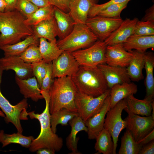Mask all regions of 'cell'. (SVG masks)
<instances>
[{"instance_id": "6da1fadb", "label": "cell", "mask_w": 154, "mask_h": 154, "mask_svg": "<svg viewBox=\"0 0 154 154\" xmlns=\"http://www.w3.org/2000/svg\"><path fill=\"white\" fill-rule=\"evenodd\" d=\"M26 18L16 10L0 12V48L34 35L32 28L25 23Z\"/></svg>"}, {"instance_id": "7a4b0ae2", "label": "cell", "mask_w": 154, "mask_h": 154, "mask_svg": "<svg viewBox=\"0 0 154 154\" xmlns=\"http://www.w3.org/2000/svg\"><path fill=\"white\" fill-rule=\"evenodd\" d=\"M78 92L71 77L54 78L49 93V110L50 114L63 108L78 112L75 103Z\"/></svg>"}, {"instance_id": "3957f363", "label": "cell", "mask_w": 154, "mask_h": 154, "mask_svg": "<svg viewBox=\"0 0 154 154\" xmlns=\"http://www.w3.org/2000/svg\"><path fill=\"white\" fill-rule=\"evenodd\" d=\"M45 101V107L40 114H36L34 111L27 112V115L31 119L38 120L40 126V131L38 136L33 139L29 148L31 152L36 151L39 149L46 148L59 151L63 145V140L52 131L50 125V114L49 110V95L43 96Z\"/></svg>"}, {"instance_id": "277c9868", "label": "cell", "mask_w": 154, "mask_h": 154, "mask_svg": "<svg viewBox=\"0 0 154 154\" xmlns=\"http://www.w3.org/2000/svg\"><path fill=\"white\" fill-rule=\"evenodd\" d=\"M71 77L79 91L91 96L98 97L109 89L102 73L98 66H80Z\"/></svg>"}, {"instance_id": "5b68a950", "label": "cell", "mask_w": 154, "mask_h": 154, "mask_svg": "<svg viewBox=\"0 0 154 154\" xmlns=\"http://www.w3.org/2000/svg\"><path fill=\"white\" fill-rule=\"evenodd\" d=\"M98 40L86 24H76L71 33L64 38L56 41V43L61 50L72 52L88 47Z\"/></svg>"}, {"instance_id": "8992f818", "label": "cell", "mask_w": 154, "mask_h": 154, "mask_svg": "<svg viewBox=\"0 0 154 154\" xmlns=\"http://www.w3.org/2000/svg\"><path fill=\"white\" fill-rule=\"evenodd\" d=\"M3 71L0 65V108L5 115L4 119L5 122L7 123H11L15 127L17 132L22 133L23 129L20 120L28 118L27 112L22 114V112L27 111L28 107L27 99H23L16 105H13L4 97L1 92L0 88Z\"/></svg>"}, {"instance_id": "52a82bcc", "label": "cell", "mask_w": 154, "mask_h": 154, "mask_svg": "<svg viewBox=\"0 0 154 154\" xmlns=\"http://www.w3.org/2000/svg\"><path fill=\"white\" fill-rule=\"evenodd\" d=\"M107 46L104 41L98 39L91 46L71 53L80 66L97 67L99 64L106 63Z\"/></svg>"}, {"instance_id": "ba28073f", "label": "cell", "mask_w": 154, "mask_h": 154, "mask_svg": "<svg viewBox=\"0 0 154 154\" xmlns=\"http://www.w3.org/2000/svg\"><path fill=\"white\" fill-rule=\"evenodd\" d=\"M127 107V98L118 102L114 107L110 109L106 114L104 124V128L110 133L114 144L113 154H116L117 142L120 133L126 127V122L121 117V114L124 109Z\"/></svg>"}, {"instance_id": "9c48e42d", "label": "cell", "mask_w": 154, "mask_h": 154, "mask_svg": "<svg viewBox=\"0 0 154 154\" xmlns=\"http://www.w3.org/2000/svg\"><path fill=\"white\" fill-rule=\"evenodd\" d=\"M110 90L108 89L102 94L96 97L78 90L75 103L78 116L85 122L100 111L105 99L110 95Z\"/></svg>"}, {"instance_id": "30bf717a", "label": "cell", "mask_w": 154, "mask_h": 154, "mask_svg": "<svg viewBox=\"0 0 154 154\" xmlns=\"http://www.w3.org/2000/svg\"><path fill=\"white\" fill-rule=\"evenodd\" d=\"M124 110L128 114L124 119L126 122V129L138 142L154 128V119L151 116L141 117L131 112L127 108Z\"/></svg>"}, {"instance_id": "8fae6325", "label": "cell", "mask_w": 154, "mask_h": 154, "mask_svg": "<svg viewBox=\"0 0 154 154\" xmlns=\"http://www.w3.org/2000/svg\"><path fill=\"white\" fill-rule=\"evenodd\" d=\"M123 20L121 18H112L97 15L88 18L86 24L98 40L104 41L118 27Z\"/></svg>"}, {"instance_id": "7c38bea8", "label": "cell", "mask_w": 154, "mask_h": 154, "mask_svg": "<svg viewBox=\"0 0 154 154\" xmlns=\"http://www.w3.org/2000/svg\"><path fill=\"white\" fill-rule=\"evenodd\" d=\"M80 66L71 52L63 51L61 54L52 62V76L55 78L72 77Z\"/></svg>"}, {"instance_id": "4fadbf2b", "label": "cell", "mask_w": 154, "mask_h": 154, "mask_svg": "<svg viewBox=\"0 0 154 154\" xmlns=\"http://www.w3.org/2000/svg\"><path fill=\"white\" fill-rule=\"evenodd\" d=\"M0 65L3 70H13L15 76L22 79L34 76L31 64L25 62L19 56L0 58Z\"/></svg>"}, {"instance_id": "5bb4252c", "label": "cell", "mask_w": 154, "mask_h": 154, "mask_svg": "<svg viewBox=\"0 0 154 154\" xmlns=\"http://www.w3.org/2000/svg\"><path fill=\"white\" fill-rule=\"evenodd\" d=\"M133 56L132 54L126 50L121 44L107 45L105 57L107 65L127 68Z\"/></svg>"}, {"instance_id": "9a60e30c", "label": "cell", "mask_w": 154, "mask_h": 154, "mask_svg": "<svg viewBox=\"0 0 154 154\" xmlns=\"http://www.w3.org/2000/svg\"><path fill=\"white\" fill-rule=\"evenodd\" d=\"M97 66L102 73L109 89L116 84L131 82L126 67L111 66L105 64H99Z\"/></svg>"}, {"instance_id": "2e32d148", "label": "cell", "mask_w": 154, "mask_h": 154, "mask_svg": "<svg viewBox=\"0 0 154 154\" xmlns=\"http://www.w3.org/2000/svg\"><path fill=\"white\" fill-rule=\"evenodd\" d=\"M110 96L109 95L105 99L100 111L85 122L88 128L87 133L89 139H95L104 128L105 117L110 108Z\"/></svg>"}, {"instance_id": "e0dca14e", "label": "cell", "mask_w": 154, "mask_h": 154, "mask_svg": "<svg viewBox=\"0 0 154 154\" xmlns=\"http://www.w3.org/2000/svg\"><path fill=\"white\" fill-rule=\"evenodd\" d=\"M99 0H70L68 13L75 24H86L91 8Z\"/></svg>"}, {"instance_id": "ac0fdd59", "label": "cell", "mask_w": 154, "mask_h": 154, "mask_svg": "<svg viewBox=\"0 0 154 154\" xmlns=\"http://www.w3.org/2000/svg\"><path fill=\"white\" fill-rule=\"evenodd\" d=\"M138 19L126 18L118 27L104 40L107 45L122 44L133 34L135 27Z\"/></svg>"}, {"instance_id": "d6986e66", "label": "cell", "mask_w": 154, "mask_h": 154, "mask_svg": "<svg viewBox=\"0 0 154 154\" xmlns=\"http://www.w3.org/2000/svg\"><path fill=\"white\" fill-rule=\"evenodd\" d=\"M15 78L20 93L25 98H31L35 102L43 99L39 85L35 76L22 79L15 76Z\"/></svg>"}, {"instance_id": "ffe728a7", "label": "cell", "mask_w": 154, "mask_h": 154, "mask_svg": "<svg viewBox=\"0 0 154 154\" xmlns=\"http://www.w3.org/2000/svg\"><path fill=\"white\" fill-rule=\"evenodd\" d=\"M121 44L128 52L134 50L145 52L149 48H154V35L144 36L133 34Z\"/></svg>"}, {"instance_id": "44dd1931", "label": "cell", "mask_w": 154, "mask_h": 154, "mask_svg": "<svg viewBox=\"0 0 154 154\" xmlns=\"http://www.w3.org/2000/svg\"><path fill=\"white\" fill-rule=\"evenodd\" d=\"M68 123L71 127V131L66 139L67 147L72 151V153L79 154L78 151L77 147L79 138L76 137V135L81 131H84L87 132L88 128L86 126L85 122L79 116L73 118Z\"/></svg>"}, {"instance_id": "7402d4cb", "label": "cell", "mask_w": 154, "mask_h": 154, "mask_svg": "<svg viewBox=\"0 0 154 154\" xmlns=\"http://www.w3.org/2000/svg\"><path fill=\"white\" fill-rule=\"evenodd\" d=\"M54 17L57 27V36L59 39H62L72 31L75 23L68 13H65L54 6Z\"/></svg>"}, {"instance_id": "603a6c76", "label": "cell", "mask_w": 154, "mask_h": 154, "mask_svg": "<svg viewBox=\"0 0 154 154\" xmlns=\"http://www.w3.org/2000/svg\"><path fill=\"white\" fill-rule=\"evenodd\" d=\"M129 52L132 54L133 56L126 68L128 74L131 80L138 82L144 78L142 71L144 68L145 52H141L134 50Z\"/></svg>"}, {"instance_id": "cb8c5ba5", "label": "cell", "mask_w": 154, "mask_h": 154, "mask_svg": "<svg viewBox=\"0 0 154 154\" xmlns=\"http://www.w3.org/2000/svg\"><path fill=\"white\" fill-rule=\"evenodd\" d=\"M33 27L34 35L38 39L43 38L51 41L55 39L57 36V27L54 17Z\"/></svg>"}, {"instance_id": "d4e9b609", "label": "cell", "mask_w": 154, "mask_h": 154, "mask_svg": "<svg viewBox=\"0 0 154 154\" xmlns=\"http://www.w3.org/2000/svg\"><path fill=\"white\" fill-rule=\"evenodd\" d=\"M110 89V108L130 95L136 94L138 90L137 85L134 83L131 82L116 84Z\"/></svg>"}, {"instance_id": "484cf974", "label": "cell", "mask_w": 154, "mask_h": 154, "mask_svg": "<svg viewBox=\"0 0 154 154\" xmlns=\"http://www.w3.org/2000/svg\"><path fill=\"white\" fill-rule=\"evenodd\" d=\"M154 67V54L152 52H145L144 68L146 76L145 84L146 94L145 99L154 100V77L153 71Z\"/></svg>"}, {"instance_id": "4316f807", "label": "cell", "mask_w": 154, "mask_h": 154, "mask_svg": "<svg viewBox=\"0 0 154 154\" xmlns=\"http://www.w3.org/2000/svg\"><path fill=\"white\" fill-rule=\"evenodd\" d=\"M127 108L132 113L143 116H151L152 102L151 101L144 98L140 100L135 98L131 94L127 98Z\"/></svg>"}, {"instance_id": "83f0119b", "label": "cell", "mask_w": 154, "mask_h": 154, "mask_svg": "<svg viewBox=\"0 0 154 154\" xmlns=\"http://www.w3.org/2000/svg\"><path fill=\"white\" fill-rule=\"evenodd\" d=\"M33 44L39 45V39L34 35L28 36L24 40L14 44L4 46L0 49L3 51L4 57L19 56L29 46Z\"/></svg>"}, {"instance_id": "f1b7e54d", "label": "cell", "mask_w": 154, "mask_h": 154, "mask_svg": "<svg viewBox=\"0 0 154 154\" xmlns=\"http://www.w3.org/2000/svg\"><path fill=\"white\" fill-rule=\"evenodd\" d=\"M39 47L42 59L47 63L57 58L63 51L57 46L56 39L49 41L45 38H40Z\"/></svg>"}, {"instance_id": "f546056e", "label": "cell", "mask_w": 154, "mask_h": 154, "mask_svg": "<svg viewBox=\"0 0 154 154\" xmlns=\"http://www.w3.org/2000/svg\"><path fill=\"white\" fill-rule=\"evenodd\" d=\"M34 139L33 136H25L19 132L9 134L5 133L3 130L0 131V142L2 144V147L11 143H15L20 144L25 148H29L32 140Z\"/></svg>"}, {"instance_id": "4dcf8cb0", "label": "cell", "mask_w": 154, "mask_h": 154, "mask_svg": "<svg viewBox=\"0 0 154 154\" xmlns=\"http://www.w3.org/2000/svg\"><path fill=\"white\" fill-rule=\"evenodd\" d=\"M94 148L98 153L103 154H113L114 144L109 132L104 128L96 139Z\"/></svg>"}, {"instance_id": "1f68e13d", "label": "cell", "mask_w": 154, "mask_h": 154, "mask_svg": "<svg viewBox=\"0 0 154 154\" xmlns=\"http://www.w3.org/2000/svg\"><path fill=\"white\" fill-rule=\"evenodd\" d=\"M54 6L52 5L38 8L25 19V23L30 26H35L41 22L54 17Z\"/></svg>"}, {"instance_id": "d6a6232c", "label": "cell", "mask_w": 154, "mask_h": 154, "mask_svg": "<svg viewBox=\"0 0 154 154\" xmlns=\"http://www.w3.org/2000/svg\"><path fill=\"white\" fill-rule=\"evenodd\" d=\"M142 146L136 142L130 133L126 129L121 138L119 154H138Z\"/></svg>"}, {"instance_id": "836d02e7", "label": "cell", "mask_w": 154, "mask_h": 154, "mask_svg": "<svg viewBox=\"0 0 154 154\" xmlns=\"http://www.w3.org/2000/svg\"><path fill=\"white\" fill-rule=\"evenodd\" d=\"M78 116V112H72L64 108L51 114L50 122L52 131L56 133L58 125L60 124L62 126H67L70 120Z\"/></svg>"}, {"instance_id": "e575fe53", "label": "cell", "mask_w": 154, "mask_h": 154, "mask_svg": "<svg viewBox=\"0 0 154 154\" xmlns=\"http://www.w3.org/2000/svg\"><path fill=\"white\" fill-rule=\"evenodd\" d=\"M19 56L25 62L29 64L37 62L43 59L39 45L37 44L30 45Z\"/></svg>"}, {"instance_id": "d590c367", "label": "cell", "mask_w": 154, "mask_h": 154, "mask_svg": "<svg viewBox=\"0 0 154 154\" xmlns=\"http://www.w3.org/2000/svg\"><path fill=\"white\" fill-rule=\"evenodd\" d=\"M129 2L110 5L101 11L97 15L112 18H121V13L126 8Z\"/></svg>"}, {"instance_id": "8d00e7d4", "label": "cell", "mask_w": 154, "mask_h": 154, "mask_svg": "<svg viewBox=\"0 0 154 154\" xmlns=\"http://www.w3.org/2000/svg\"><path fill=\"white\" fill-rule=\"evenodd\" d=\"M133 35L144 36L154 35V23L138 20L135 25Z\"/></svg>"}, {"instance_id": "74e56055", "label": "cell", "mask_w": 154, "mask_h": 154, "mask_svg": "<svg viewBox=\"0 0 154 154\" xmlns=\"http://www.w3.org/2000/svg\"><path fill=\"white\" fill-rule=\"evenodd\" d=\"M38 8L29 0H17L15 10L18 11L26 18Z\"/></svg>"}, {"instance_id": "f35d334b", "label": "cell", "mask_w": 154, "mask_h": 154, "mask_svg": "<svg viewBox=\"0 0 154 154\" xmlns=\"http://www.w3.org/2000/svg\"><path fill=\"white\" fill-rule=\"evenodd\" d=\"M31 65L33 75L36 78L40 88L46 72L48 63L42 59L38 62L31 64Z\"/></svg>"}, {"instance_id": "ab89813d", "label": "cell", "mask_w": 154, "mask_h": 154, "mask_svg": "<svg viewBox=\"0 0 154 154\" xmlns=\"http://www.w3.org/2000/svg\"><path fill=\"white\" fill-rule=\"evenodd\" d=\"M130 0H110L104 3L100 4H95L90 9L88 14V18L92 17L97 16L101 11L110 5L129 1Z\"/></svg>"}, {"instance_id": "60d3db41", "label": "cell", "mask_w": 154, "mask_h": 154, "mask_svg": "<svg viewBox=\"0 0 154 154\" xmlns=\"http://www.w3.org/2000/svg\"><path fill=\"white\" fill-rule=\"evenodd\" d=\"M53 79L52 76V62L48 63L47 70L40 87L41 93L49 94Z\"/></svg>"}, {"instance_id": "b9f144b4", "label": "cell", "mask_w": 154, "mask_h": 154, "mask_svg": "<svg viewBox=\"0 0 154 154\" xmlns=\"http://www.w3.org/2000/svg\"><path fill=\"white\" fill-rule=\"evenodd\" d=\"M50 3L62 11L66 13L69 12L68 4L70 0H49Z\"/></svg>"}, {"instance_id": "7bdbcfd3", "label": "cell", "mask_w": 154, "mask_h": 154, "mask_svg": "<svg viewBox=\"0 0 154 154\" xmlns=\"http://www.w3.org/2000/svg\"><path fill=\"white\" fill-rule=\"evenodd\" d=\"M154 140L142 146L138 154H154Z\"/></svg>"}, {"instance_id": "ee69618b", "label": "cell", "mask_w": 154, "mask_h": 154, "mask_svg": "<svg viewBox=\"0 0 154 154\" xmlns=\"http://www.w3.org/2000/svg\"><path fill=\"white\" fill-rule=\"evenodd\" d=\"M141 21H149L154 23V5L145 11V14Z\"/></svg>"}, {"instance_id": "f6af8a7d", "label": "cell", "mask_w": 154, "mask_h": 154, "mask_svg": "<svg viewBox=\"0 0 154 154\" xmlns=\"http://www.w3.org/2000/svg\"><path fill=\"white\" fill-rule=\"evenodd\" d=\"M153 140H154V129L143 138L137 143L143 146Z\"/></svg>"}, {"instance_id": "bcb514c9", "label": "cell", "mask_w": 154, "mask_h": 154, "mask_svg": "<svg viewBox=\"0 0 154 154\" xmlns=\"http://www.w3.org/2000/svg\"><path fill=\"white\" fill-rule=\"evenodd\" d=\"M6 5L5 11H11L15 10L17 0H4Z\"/></svg>"}, {"instance_id": "7dc6e473", "label": "cell", "mask_w": 154, "mask_h": 154, "mask_svg": "<svg viewBox=\"0 0 154 154\" xmlns=\"http://www.w3.org/2000/svg\"><path fill=\"white\" fill-rule=\"evenodd\" d=\"M38 8L50 5L49 0H29Z\"/></svg>"}, {"instance_id": "c3c4849f", "label": "cell", "mask_w": 154, "mask_h": 154, "mask_svg": "<svg viewBox=\"0 0 154 154\" xmlns=\"http://www.w3.org/2000/svg\"><path fill=\"white\" fill-rule=\"evenodd\" d=\"M36 151L37 154H54L55 152L54 150L46 148L39 149Z\"/></svg>"}, {"instance_id": "681fc988", "label": "cell", "mask_w": 154, "mask_h": 154, "mask_svg": "<svg viewBox=\"0 0 154 154\" xmlns=\"http://www.w3.org/2000/svg\"><path fill=\"white\" fill-rule=\"evenodd\" d=\"M6 5L4 0H0V12L5 11Z\"/></svg>"}, {"instance_id": "f907efd6", "label": "cell", "mask_w": 154, "mask_h": 154, "mask_svg": "<svg viewBox=\"0 0 154 154\" xmlns=\"http://www.w3.org/2000/svg\"><path fill=\"white\" fill-rule=\"evenodd\" d=\"M153 118L154 119V100L152 102V114L151 115Z\"/></svg>"}, {"instance_id": "816d5d0a", "label": "cell", "mask_w": 154, "mask_h": 154, "mask_svg": "<svg viewBox=\"0 0 154 154\" xmlns=\"http://www.w3.org/2000/svg\"><path fill=\"white\" fill-rule=\"evenodd\" d=\"M0 116L5 117V115L3 111L0 110Z\"/></svg>"}]
</instances>
